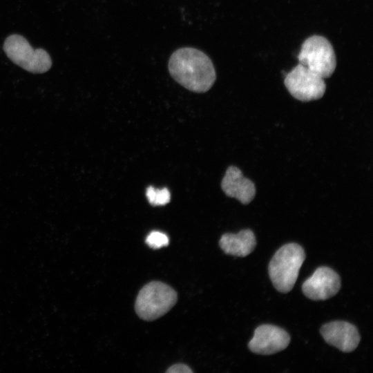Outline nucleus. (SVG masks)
<instances>
[{
  "label": "nucleus",
  "instance_id": "obj_5",
  "mask_svg": "<svg viewBox=\"0 0 373 373\" xmlns=\"http://www.w3.org/2000/svg\"><path fill=\"white\" fill-rule=\"evenodd\" d=\"M299 64L321 77H329L336 66V55L330 42L324 37L313 35L302 44L298 55Z\"/></svg>",
  "mask_w": 373,
  "mask_h": 373
},
{
  "label": "nucleus",
  "instance_id": "obj_6",
  "mask_svg": "<svg viewBox=\"0 0 373 373\" xmlns=\"http://www.w3.org/2000/svg\"><path fill=\"white\" fill-rule=\"evenodd\" d=\"M284 83L289 93L302 102L321 98L326 89L324 79L301 64L285 75Z\"/></svg>",
  "mask_w": 373,
  "mask_h": 373
},
{
  "label": "nucleus",
  "instance_id": "obj_13",
  "mask_svg": "<svg viewBox=\"0 0 373 373\" xmlns=\"http://www.w3.org/2000/svg\"><path fill=\"white\" fill-rule=\"evenodd\" d=\"M146 243L153 249H160L169 244V237L157 231H151L146 238Z\"/></svg>",
  "mask_w": 373,
  "mask_h": 373
},
{
  "label": "nucleus",
  "instance_id": "obj_11",
  "mask_svg": "<svg viewBox=\"0 0 373 373\" xmlns=\"http://www.w3.org/2000/svg\"><path fill=\"white\" fill-rule=\"evenodd\" d=\"M219 245L227 254L245 257L255 249L256 240L251 230L243 229L238 233L223 234L219 240Z\"/></svg>",
  "mask_w": 373,
  "mask_h": 373
},
{
  "label": "nucleus",
  "instance_id": "obj_2",
  "mask_svg": "<svg viewBox=\"0 0 373 373\" xmlns=\"http://www.w3.org/2000/svg\"><path fill=\"white\" fill-rule=\"evenodd\" d=\"M305 259V251L297 243L284 245L277 250L269 262L268 271L278 291L287 293L292 289Z\"/></svg>",
  "mask_w": 373,
  "mask_h": 373
},
{
  "label": "nucleus",
  "instance_id": "obj_12",
  "mask_svg": "<svg viewBox=\"0 0 373 373\" xmlns=\"http://www.w3.org/2000/svg\"><path fill=\"white\" fill-rule=\"evenodd\" d=\"M149 202L153 206L165 205L169 202L171 194L168 189H155L150 186L146 191Z\"/></svg>",
  "mask_w": 373,
  "mask_h": 373
},
{
  "label": "nucleus",
  "instance_id": "obj_10",
  "mask_svg": "<svg viewBox=\"0 0 373 373\" xmlns=\"http://www.w3.org/2000/svg\"><path fill=\"white\" fill-rule=\"evenodd\" d=\"M221 188L229 197L234 198L244 204L254 198L256 187L253 182L243 176L236 166H229L222 178Z\"/></svg>",
  "mask_w": 373,
  "mask_h": 373
},
{
  "label": "nucleus",
  "instance_id": "obj_7",
  "mask_svg": "<svg viewBox=\"0 0 373 373\" xmlns=\"http://www.w3.org/2000/svg\"><path fill=\"white\" fill-rule=\"evenodd\" d=\"M340 288V276L327 267L317 268L302 285L305 296L313 300H327L336 295Z\"/></svg>",
  "mask_w": 373,
  "mask_h": 373
},
{
  "label": "nucleus",
  "instance_id": "obj_14",
  "mask_svg": "<svg viewBox=\"0 0 373 373\" xmlns=\"http://www.w3.org/2000/svg\"><path fill=\"white\" fill-rule=\"evenodd\" d=\"M166 372L169 373H192L191 368L185 364H175L168 368Z\"/></svg>",
  "mask_w": 373,
  "mask_h": 373
},
{
  "label": "nucleus",
  "instance_id": "obj_3",
  "mask_svg": "<svg viewBox=\"0 0 373 373\" xmlns=\"http://www.w3.org/2000/svg\"><path fill=\"white\" fill-rule=\"evenodd\" d=\"M177 300V292L171 287L160 281H152L139 291L135 310L140 318L151 321L167 313Z\"/></svg>",
  "mask_w": 373,
  "mask_h": 373
},
{
  "label": "nucleus",
  "instance_id": "obj_4",
  "mask_svg": "<svg viewBox=\"0 0 373 373\" xmlns=\"http://www.w3.org/2000/svg\"><path fill=\"white\" fill-rule=\"evenodd\" d=\"M7 57L15 64L32 73H44L52 66L50 56L42 48L34 49L23 36L11 35L3 44Z\"/></svg>",
  "mask_w": 373,
  "mask_h": 373
},
{
  "label": "nucleus",
  "instance_id": "obj_8",
  "mask_svg": "<svg viewBox=\"0 0 373 373\" xmlns=\"http://www.w3.org/2000/svg\"><path fill=\"white\" fill-rule=\"evenodd\" d=\"M289 342L290 336L283 329L272 325H262L255 329L248 347L254 353L269 355L285 350Z\"/></svg>",
  "mask_w": 373,
  "mask_h": 373
},
{
  "label": "nucleus",
  "instance_id": "obj_1",
  "mask_svg": "<svg viewBox=\"0 0 373 373\" xmlns=\"http://www.w3.org/2000/svg\"><path fill=\"white\" fill-rule=\"evenodd\" d=\"M168 67L170 75L178 84L195 93L207 92L216 79L211 59L193 48L175 50L169 59Z\"/></svg>",
  "mask_w": 373,
  "mask_h": 373
},
{
  "label": "nucleus",
  "instance_id": "obj_9",
  "mask_svg": "<svg viewBox=\"0 0 373 373\" xmlns=\"http://www.w3.org/2000/svg\"><path fill=\"white\" fill-rule=\"evenodd\" d=\"M320 332L328 344L343 352L354 351L361 340L357 328L346 321L329 322L323 325Z\"/></svg>",
  "mask_w": 373,
  "mask_h": 373
}]
</instances>
